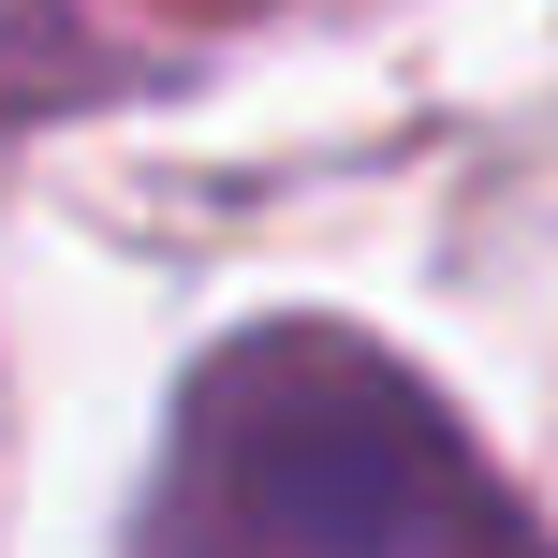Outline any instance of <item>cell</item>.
<instances>
[{
  "instance_id": "1",
  "label": "cell",
  "mask_w": 558,
  "mask_h": 558,
  "mask_svg": "<svg viewBox=\"0 0 558 558\" xmlns=\"http://www.w3.org/2000/svg\"><path fill=\"white\" fill-rule=\"evenodd\" d=\"M147 558H530V530L367 338L265 324L177 412Z\"/></svg>"
}]
</instances>
